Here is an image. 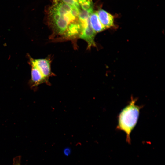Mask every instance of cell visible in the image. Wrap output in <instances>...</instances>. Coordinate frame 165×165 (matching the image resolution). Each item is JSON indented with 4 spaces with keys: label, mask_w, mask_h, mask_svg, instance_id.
<instances>
[{
    "label": "cell",
    "mask_w": 165,
    "mask_h": 165,
    "mask_svg": "<svg viewBox=\"0 0 165 165\" xmlns=\"http://www.w3.org/2000/svg\"><path fill=\"white\" fill-rule=\"evenodd\" d=\"M50 24L54 33L65 37L69 26L79 21L72 13L71 8L64 3L52 5L48 12Z\"/></svg>",
    "instance_id": "obj_1"
},
{
    "label": "cell",
    "mask_w": 165,
    "mask_h": 165,
    "mask_svg": "<svg viewBox=\"0 0 165 165\" xmlns=\"http://www.w3.org/2000/svg\"><path fill=\"white\" fill-rule=\"evenodd\" d=\"M137 99L131 97L129 104L120 113L117 128L126 134V141L131 142L130 134L137 123L141 107L135 104Z\"/></svg>",
    "instance_id": "obj_2"
},
{
    "label": "cell",
    "mask_w": 165,
    "mask_h": 165,
    "mask_svg": "<svg viewBox=\"0 0 165 165\" xmlns=\"http://www.w3.org/2000/svg\"><path fill=\"white\" fill-rule=\"evenodd\" d=\"M29 63L34 65L44 77L48 80L53 74L51 72L50 60L47 58L34 59L29 56Z\"/></svg>",
    "instance_id": "obj_3"
},
{
    "label": "cell",
    "mask_w": 165,
    "mask_h": 165,
    "mask_svg": "<svg viewBox=\"0 0 165 165\" xmlns=\"http://www.w3.org/2000/svg\"><path fill=\"white\" fill-rule=\"evenodd\" d=\"M96 33L90 25L89 19L87 24L82 29L79 37L87 42L88 48H89L96 46L94 38Z\"/></svg>",
    "instance_id": "obj_4"
},
{
    "label": "cell",
    "mask_w": 165,
    "mask_h": 165,
    "mask_svg": "<svg viewBox=\"0 0 165 165\" xmlns=\"http://www.w3.org/2000/svg\"><path fill=\"white\" fill-rule=\"evenodd\" d=\"M31 67V77L30 85L32 88H35L44 83L48 84V80L45 78L37 68L34 65L29 64Z\"/></svg>",
    "instance_id": "obj_5"
},
{
    "label": "cell",
    "mask_w": 165,
    "mask_h": 165,
    "mask_svg": "<svg viewBox=\"0 0 165 165\" xmlns=\"http://www.w3.org/2000/svg\"><path fill=\"white\" fill-rule=\"evenodd\" d=\"M101 23L106 29L114 26L113 16L103 9H100L97 12Z\"/></svg>",
    "instance_id": "obj_6"
},
{
    "label": "cell",
    "mask_w": 165,
    "mask_h": 165,
    "mask_svg": "<svg viewBox=\"0 0 165 165\" xmlns=\"http://www.w3.org/2000/svg\"><path fill=\"white\" fill-rule=\"evenodd\" d=\"M89 20L90 25L96 33L101 32L106 29L100 22L97 12H93L90 14Z\"/></svg>",
    "instance_id": "obj_7"
},
{
    "label": "cell",
    "mask_w": 165,
    "mask_h": 165,
    "mask_svg": "<svg viewBox=\"0 0 165 165\" xmlns=\"http://www.w3.org/2000/svg\"><path fill=\"white\" fill-rule=\"evenodd\" d=\"M82 9L91 13L93 12L92 0H76Z\"/></svg>",
    "instance_id": "obj_8"
},
{
    "label": "cell",
    "mask_w": 165,
    "mask_h": 165,
    "mask_svg": "<svg viewBox=\"0 0 165 165\" xmlns=\"http://www.w3.org/2000/svg\"><path fill=\"white\" fill-rule=\"evenodd\" d=\"M62 1L65 3L72 7H75L79 9L80 8V5L76 0H62Z\"/></svg>",
    "instance_id": "obj_9"
},
{
    "label": "cell",
    "mask_w": 165,
    "mask_h": 165,
    "mask_svg": "<svg viewBox=\"0 0 165 165\" xmlns=\"http://www.w3.org/2000/svg\"><path fill=\"white\" fill-rule=\"evenodd\" d=\"M14 165H20V163H18Z\"/></svg>",
    "instance_id": "obj_10"
}]
</instances>
